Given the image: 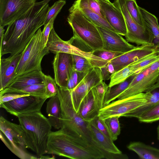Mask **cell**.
<instances>
[{
  "mask_svg": "<svg viewBox=\"0 0 159 159\" xmlns=\"http://www.w3.org/2000/svg\"><path fill=\"white\" fill-rule=\"evenodd\" d=\"M49 7L48 3L36 2L27 13L7 26L0 43V58L5 54L13 56L24 51L44 25Z\"/></svg>",
  "mask_w": 159,
  "mask_h": 159,
  "instance_id": "cell-1",
  "label": "cell"
},
{
  "mask_svg": "<svg viewBox=\"0 0 159 159\" xmlns=\"http://www.w3.org/2000/svg\"><path fill=\"white\" fill-rule=\"evenodd\" d=\"M47 147V153L70 159L105 158L95 148L70 134L62 128L51 132Z\"/></svg>",
  "mask_w": 159,
  "mask_h": 159,
  "instance_id": "cell-2",
  "label": "cell"
},
{
  "mask_svg": "<svg viewBox=\"0 0 159 159\" xmlns=\"http://www.w3.org/2000/svg\"><path fill=\"white\" fill-rule=\"evenodd\" d=\"M24 133L27 148L39 158L47 153V143L52 126L48 119L40 112L21 114L17 116Z\"/></svg>",
  "mask_w": 159,
  "mask_h": 159,
  "instance_id": "cell-3",
  "label": "cell"
},
{
  "mask_svg": "<svg viewBox=\"0 0 159 159\" xmlns=\"http://www.w3.org/2000/svg\"><path fill=\"white\" fill-rule=\"evenodd\" d=\"M57 95L61 104L62 128L67 132L98 150L89 128V122L84 120L75 110L70 90L59 87Z\"/></svg>",
  "mask_w": 159,
  "mask_h": 159,
  "instance_id": "cell-4",
  "label": "cell"
},
{
  "mask_svg": "<svg viewBox=\"0 0 159 159\" xmlns=\"http://www.w3.org/2000/svg\"><path fill=\"white\" fill-rule=\"evenodd\" d=\"M42 32L40 28L21 52L12 82L16 77L23 74L34 71H42V59L50 52L46 47L44 48L43 46Z\"/></svg>",
  "mask_w": 159,
  "mask_h": 159,
  "instance_id": "cell-5",
  "label": "cell"
},
{
  "mask_svg": "<svg viewBox=\"0 0 159 159\" xmlns=\"http://www.w3.org/2000/svg\"><path fill=\"white\" fill-rule=\"evenodd\" d=\"M67 21L75 36L90 47L93 51L102 48V40L97 26L79 10L69 9Z\"/></svg>",
  "mask_w": 159,
  "mask_h": 159,
  "instance_id": "cell-6",
  "label": "cell"
},
{
  "mask_svg": "<svg viewBox=\"0 0 159 159\" xmlns=\"http://www.w3.org/2000/svg\"><path fill=\"white\" fill-rule=\"evenodd\" d=\"M0 137L7 148L21 159H39L28 152L24 132L20 124L0 118Z\"/></svg>",
  "mask_w": 159,
  "mask_h": 159,
  "instance_id": "cell-7",
  "label": "cell"
},
{
  "mask_svg": "<svg viewBox=\"0 0 159 159\" xmlns=\"http://www.w3.org/2000/svg\"><path fill=\"white\" fill-rule=\"evenodd\" d=\"M113 3L121 11L124 17L127 29L125 35L126 40L138 46L153 43V34L147 25L142 26L133 19L127 9L125 0H115Z\"/></svg>",
  "mask_w": 159,
  "mask_h": 159,
  "instance_id": "cell-8",
  "label": "cell"
},
{
  "mask_svg": "<svg viewBox=\"0 0 159 159\" xmlns=\"http://www.w3.org/2000/svg\"><path fill=\"white\" fill-rule=\"evenodd\" d=\"M159 75V61L136 75L127 88L118 97L120 100L145 92L157 83Z\"/></svg>",
  "mask_w": 159,
  "mask_h": 159,
  "instance_id": "cell-9",
  "label": "cell"
},
{
  "mask_svg": "<svg viewBox=\"0 0 159 159\" xmlns=\"http://www.w3.org/2000/svg\"><path fill=\"white\" fill-rule=\"evenodd\" d=\"M148 99L147 93L143 92L123 99H118L100 110L98 116L103 120L113 116H123L126 114L144 104Z\"/></svg>",
  "mask_w": 159,
  "mask_h": 159,
  "instance_id": "cell-10",
  "label": "cell"
},
{
  "mask_svg": "<svg viewBox=\"0 0 159 159\" xmlns=\"http://www.w3.org/2000/svg\"><path fill=\"white\" fill-rule=\"evenodd\" d=\"M36 0H0V25L8 26L27 13Z\"/></svg>",
  "mask_w": 159,
  "mask_h": 159,
  "instance_id": "cell-11",
  "label": "cell"
},
{
  "mask_svg": "<svg viewBox=\"0 0 159 159\" xmlns=\"http://www.w3.org/2000/svg\"><path fill=\"white\" fill-rule=\"evenodd\" d=\"M47 99L46 97L25 96L2 103L0 107L11 114L17 117L21 114L41 111V108Z\"/></svg>",
  "mask_w": 159,
  "mask_h": 159,
  "instance_id": "cell-12",
  "label": "cell"
},
{
  "mask_svg": "<svg viewBox=\"0 0 159 159\" xmlns=\"http://www.w3.org/2000/svg\"><path fill=\"white\" fill-rule=\"evenodd\" d=\"M158 61H159V49L113 74L110 79L109 87L111 88L124 81L129 77L139 74Z\"/></svg>",
  "mask_w": 159,
  "mask_h": 159,
  "instance_id": "cell-13",
  "label": "cell"
},
{
  "mask_svg": "<svg viewBox=\"0 0 159 159\" xmlns=\"http://www.w3.org/2000/svg\"><path fill=\"white\" fill-rule=\"evenodd\" d=\"M103 80L100 68L94 67L74 89L69 90L73 106L77 112H78L81 103L86 95L93 88Z\"/></svg>",
  "mask_w": 159,
  "mask_h": 159,
  "instance_id": "cell-14",
  "label": "cell"
},
{
  "mask_svg": "<svg viewBox=\"0 0 159 159\" xmlns=\"http://www.w3.org/2000/svg\"><path fill=\"white\" fill-rule=\"evenodd\" d=\"M54 79L59 87L66 88L73 70L72 54H56L52 62Z\"/></svg>",
  "mask_w": 159,
  "mask_h": 159,
  "instance_id": "cell-15",
  "label": "cell"
},
{
  "mask_svg": "<svg viewBox=\"0 0 159 159\" xmlns=\"http://www.w3.org/2000/svg\"><path fill=\"white\" fill-rule=\"evenodd\" d=\"M88 126L93 141L103 152L106 159H128V156L116 147L113 141L99 130L91 121Z\"/></svg>",
  "mask_w": 159,
  "mask_h": 159,
  "instance_id": "cell-16",
  "label": "cell"
},
{
  "mask_svg": "<svg viewBox=\"0 0 159 159\" xmlns=\"http://www.w3.org/2000/svg\"><path fill=\"white\" fill-rule=\"evenodd\" d=\"M159 49L153 43L138 46L132 50L111 60L115 72Z\"/></svg>",
  "mask_w": 159,
  "mask_h": 159,
  "instance_id": "cell-17",
  "label": "cell"
},
{
  "mask_svg": "<svg viewBox=\"0 0 159 159\" xmlns=\"http://www.w3.org/2000/svg\"><path fill=\"white\" fill-rule=\"evenodd\" d=\"M97 27L102 40V49L125 53L135 48L118 33L100 27Z\"/></svg>",
  "mask_w": 159,
  "mask_h": 159,
  "instance_id": "cell-18",
  "label": "cell"
},
{
  "mask_svg": "<svg viewBox=\"0 0 159 159\" xmlns=\"http://www.w3.org/2000/svg\"><path fill=\"white\" fill-rule=\"evenodd\" d=\"M105 16L106 20L116 32L124 36L127 33L126 24L121 11L110 1L97 0Z\"/></svg>",
  "mask_w": 159,
  "mask_h": 159,
  "instance_id": "cell-19",
  "label": "cell"
},
{
  "mask_svg": "<svg viewBox=\"0 0 159 159\" xmlns=\"http://www.w3.org/2000/svg\"><path fill=\"white\" fill-rule=\"evenodd\" d=\"M22 53L10 56L5 58H0V91L12 82L17 66Z\"/></svg>",
  "mask_w": 159,
  "mask_h": 159,
  "instance_id": "cell-20",
  "label": "cell"
},
{
  "mask_svg": "<svg viewBox=\"0 0 159 159\" xmlns=\"http://www.w3.org/2000/svg\"><path fill=\"white\" fill-rule=\"evenodd\" d=\"M44 75L42 71H34L23 74L16 77L2 90H18L33 84L44 83Z\"/></svg>",
  "mask_w": 159,
  "mask_h": 159,
  "instance_id": "cell-21",
  "label": "cell"
},
{
  "mask_svg": "<svg viewBox=\"0 0 159 159\" xmlns=\"http://www.w3.org/2000/svg\"><path fill=\"white\" fill-rule=\"evenodd\" d=\"M145 92L148 96L146 103L126 114L123 116L138 118L143 112L159 103V83H156Z\"/></svg>",
  "mask_w": 159,
  "mask_h": 159,
  "instance_id": "cell-22",
  "label": "cell"
},
{
  "mask_svg": "<svg viewBox=\"0 0 159 159\" xmlns=\"http://www.w3.org/2000/svg\"><path fill=\"white\" fill-rule=\"evenodd\" d=\"M46 111L48 120L52 127L57 129L61 128L62 126L61 111L57 95L50 98L47 103Z\"/></svg>",
  "mask_w": 159,
  "mask_h": 159,
  "instance_id": "cell-23",
  "label": "cell"
},
{
  "mask_svg": "<svg viewBox=\"0 0 159 159\" xmlns=\"http://www.w3.org/2000/svg\"><path fill=\"white\" fill-rule=\"evenodd\" d=\"M80 116L85 121L89 122L98 116L92 89L82 101L79 110Z\"/></svg>",
  "mask_w": 159,
  "mask_h": 159,
  "instance_id": "cell-24",
  "label": "cell"
},
{
  "mask_svg": "<svg viewBox=\"0 0 159 159\" xmlns=\"http://www.w3.org/2000/svg\"><path fill=\"white\" fill-rule=\"evenodd\" d=\"M70 9L79 10L88 20L96 26L116 32L106 20L97 14L87 6L75 2Z\"/></svg>",
  "mask_w": 159,
  "mask_h": 159,
  "instance_id": "cell-25",
  "label": "cell"
},
{
  "mask_svg": "<svg viewBox=\"0 0 159 159\" xmlns=\"http://www.w3.org/2000/svg\"><path fill=\"white\" fill-rule=\"evenodd\" d=\"M127 148L135 152L141 159H159V149L142 142H132Z\"/></svg>",
  "mask_w": 159,
  "mask_h": 159,
  "instance_id": "cell-26",
  "label": "cell"
},
{
  "mask_svg": "<svg viewBox=\"0 0 159 159\" xmlns=\"http://www.w3.org/2000/svg\"><path fill=\"white\" fill-rule=\"evenodd\" d=\"M139 9L145 24L148 26L154 36L152 43L159 48V25L157 18L154 15L145 9L139 7Z\"/></svg>",
  "mask_w": 159,
  "mask_h": 159,
  "instance_id": "cell-27",
  "label": "cell"
},
{
  "mask_svg": "<svg viewBox=\"0 0 159 159\" xmlns=\"http://www.w3.org/2000/svg\"><path fill=\"white\" fill-rule=\"evenodd\" d=\"M135 75L129 77L124 81L113 86L112 88L109 87L105 93L103 103L104 107L117 98L119 95L127 88Z\"/></svg>",
  "mask_w": 159,
  "mask_h": 159,
  "instance_id": "cell-28",
  "label": "cell"
},
{
  "mask_svg": "<svg viewBox=\"0 0 159 159\" xmlns=\"http://www.w3.org/2000/svg\"><path fill=\"white\" fill-rule=\"evenodd\" d=\"M45 93V89L44 84V83H42L31 85L18 90L6 91L2 90L0 91V95H2L7 93H13L27 94L34 96L44 97H46Z\"/></svg>",
  "mask_w": 159,
  "mask_h": 159,
  "instance_id": "cell-29",
  "label": "cell"
},
{
  "mask_svg": "<svg viewBox=\"0 0 159 159\" xmlns=\"http://www.w3.org/2000/svg\"><path fill=\"white\" fill-rule=\"evenodd\" d=\"M108 88V85L103 80L92 89L96 106L98 111L104 107L105 95Z\"/></svg>",
  "mask_w": 159,
  "mask_h": 159,
  "instance_id": "cell-30",
  "label": "cell"
},
{
  "mask_svg": "<svg viewBox=\"0 0 159 159\" xmlns=\"http://www.w3.org/2000/svg\"><path fill=\"white\" fill-rule=\"evenodd\" d=\"M127 9L133 19L137 23L146 27L136 0H125Z\"/></svg>",
  "mask_w": 159,
  "mask_h": 159,
  "instance_id": "cell-31",
  "label": "cell"
},
{
  "mask_svg": "<svg viewBox=\"0 0 159 159\" xmlns=\"http://www.w3.org/2000/svg\"><path fill=\"white\" fill-rule=\"evenodd\" d=\"M120 117L119 116H113L104 120L111 139L113 141L117 139L118 136L120 133V128L119 120Z\"/></svg>",
  "mask_w": 159,
  "mask_h": 159,
  "instance_id": "cell-32",
  "label": "cell"
},
{
  "mask_svg": "<svg viewBox=\"0 0 159 159\" xmlns=\"http://www.w3.org/2000/svg\"><path fill=\"white\" fill-rule=\"evenodd\" d=\"M141 122L151 123L159 120V103L143 112L138 118Z\"/></svg>",
  "mask_w": 159,
  "mask_h": 159,
  "instance_id": "cell-33",
  "label": "cell"
},
{
  "mask_svg": "<svg viewBox=\"0 0 159 159\" xmlns=\"http://www.w3.org/2000/svg\"><path fill=\"white\" fill-rule=\"evenodd\" d=\"M73 69L79 72H88L94 67L87 59L78 55H72Z\"/></svg>",
  "mask_w": 159,
  "mask_h": 159,
  "instance_id": "cell-34",
  "label": "cell"
},
{
  "mask_svg": "<svg viewBox=\"0 0 159 159\" xmlns=\"http://www.w3.org/2000/svg\"><path fill=\"white\" fill-rule=\"evenodd\" d=\"M44 84L45 89V96L47 98L57 94L58 88L54 79L52 78L50 75H45Z\"/></svg>",
  "mask_w": 159,
  "mask_h": 159,
  "instance_id": "cell-35",
  "label": "cell"
},
{
  "mask_svg": "<svg viewBox=\"0 0 159 159\" xmlns=\"http://www.w3.org/2000/svg\"><path fill=\"white\" fill-rule=\"evenodd\" d=\"M66 3V1L59 0L56 2L49 7L45 20L44 25H46L52 18L56 19L58 14Z\"/></svg>",
  "mask_w": 159,
  "mask_h": 159,
  "instance_id": "cell-36",
  "label": "cell"
},
{
  "mask_svg": "<svg viewBox=\"0 0 159 159\" xmlns=\"http://www.w3.org/2000/svg\"><path fill=\"white\" fill-rule=\"evenodd\" d=\"M75 2L87 6L106 20L104 13L97 0H76Z\"/></svg>",
  "mask_w": 159,
  "mask_h": 159,
  "instance_id": "cell-37",
  "label": "cell"
},
{
  "mask_svg": "<svg viewBox=\"0 0 159 159\" xmlns=\"http://www.w3.org/2000/svg\"><path fill=\"white\" fill-rule=\"evenodd\" d=\"M88 72H79L73 69L66 88L69 90H72L74 89L82 80Z\"/></svg>",
  "mask_w": 159,
  "mask_h": 159,
  "instance_id": "cell-38",
  "label": "cell"
},
{
  "mask_svg": "<svg viewBox=\"0 0 159 159\" xmlns=\"http://www.w3.org/2000/svg\"><path fill=\"white\" fill-rule=\"evenodd\" d=\"M124 53L101 49L96 50L93 52V54L103 60L110 61Z\"/></svg>",
  "mask_w": 159,
  "mask_h": 159,
  "instance_id": "cell-39",
  "label": "cell"
},
{
  "mask_svg": "<svg viewBox=\"0 0 159 159\" xmlns=\"http://www.w3.org/2000/svg\"><path fill=\"white\" fill-rule=\"evenodd\" d=\"M68 41L71 45L84 52H93L90 47L74 35H73L70 39L68 40Z\"/></svg>",
  "mask_w": 159,
  "mask_h": 159,
  "instance_id": "cell-40",
  "label": "cell"
},
{
  "mask_svg": "<svg viewBox=\"0 0 159 159\" xmlns=\"http://www.w3.org/2000/svg\"><path fill=\"white\" fill-rule=\"evenodd\" d=\"M55 19H52L46 25H44L43 29L42 32V41L43 48L46 46L51 32L53 28V24Z\"/></svg>",
  "mask_w": 159,
  "mask_h": 159,
  "instance_id": "cell-41",
  "label": "cell"
},
{
  "mask_svg": "<svg viewBox=\"0 0 159 159\" xmlns=\"http://www.w3.org/2000/svg\"><path fill=\"white\" fill-rule=\"evenodd\" d=\"M91 122L99 130L112 140L110 134L104 120L101 119L98 116H97Z\"/></svg>",
  "mask_w": 159,
  "mask_h": 159,
  "instance_id": "cell-42",
  "label": "cell"
},
{
  "mask_svg": "<svg viewBox=\"0 0 159 159\" xmlns=\"http://www.w3.org/2000/svg\"><path fill=\"white\" fill-rule=\"evenodd\" d=\"M100 69L103 80L110 79L112 75L115 72L114 67L110 61Z\"/></svg>",
  "mask_w": 159,
  "mask_h": 159,
  "instance_id": "cell-43",
  "label": "cell"
},
{
  "mask_svg": "<svg viewBox=\"0 0 159 159\" xmlns=\"http://www.w3.org/2000/svg\"><path fill=\"white\" fill-rule=\"evenodd\" d=\"M29 95H30L13 93H7L2 95H0V104L20 97Z\"/></svg>",
  "mask_w": 159,
  "mask_h": 159,
  "instance_id": "cell-44",
  "label": "cell"
},
{
  "mask_svg": "<svg viewBox=\"0 0 159 159\" xmlns=\"http://www.w3.org/2000/svg\"><path fill=\"white\" fill-rule=\"evenodd\" d=\"M3 27L0 25V43H1L2 40L3 38L4 34L5 29H4Z\"/></svg>",
  "mask_w": 159,
  "mask_h": 159,
  "instance_id": "cell-45",
  "label": "cell"
},
{
  "mask_svg": "<svg viewBox=\"0 0 159 159\" xmlns=\"http://www.w3.org/2000/svg\"><path fill=\"white\" fill-rule=\"evenodd\" d=\"M157 138L158 140L159 141V125H158L157 128Z\"/></svg>",
  "mask_w": 159,
  "mask_h": 159,
  "instance_id": "cell-46",
  "label": "cell"
},
{
  "mask_svg": "<svg viewBox=\"0 0 159 159\" xmlns=\"http://www.w3.org/2000/svg\"><path fill=\"white\" fill-rule=\"evenodd\" d=\"M51 0H43L41 1V2L43 3H48V2Z\"/></svg>",
  "mask_w": 159,
  "mask_h": 159,
  "instance_id": "cell-47",
  "label": "cell"
},
{
  "mask_svg": "<svg viewBox=\"0 0 159 159\" xmlns=\"http://www.w3.org/2000/svg\"><path fill=\"white\" fill-rule=\"evenodd\" d=\"M157 83H159V75L157 79Z\"/></svg>",
  "mask_w": 159,
  "mask_h": 159,
  "instance_id": "cell-48",
  "label": "cell"
},
{
  "mask_svg": "<svg viewBox=\"0 0 159 159\" xmlns=\"http://www.w3.org/2000/svg\"><path fill=\"white\" fill-rule=\"evenodd\" d=\"M106 0V1H110L109 0Z\"/></svg>",
  "mask_w": 159,
  "mask_h": 159,
  "instance_id": "cell-49",
  "label": "cell"
}]
</instances>
